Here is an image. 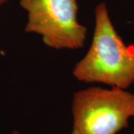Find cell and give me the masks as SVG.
I'll return each mask as SVG.
<instances>
[{"instance_id":"1","label":"cell","mask_w":134,"mask_h":134,"mask_svg":"<svg viewBox=\"0 0 134 134\" xmlns=\"http://www.w3.org/2000/svg\"><path fill=\"white\" fill-rule=\"evenodd\" d=\"M95 14L91 46L73 75L79 81L125 90L134 83V45H127L115 31L104 2L96 7Z\"/></svg>"},{"instance_id":"2","label":"cell","mask_w":134,"mask_h":134,"mask_svg":"<svg viewBox=\"0 0 134 134\" xmlns=\"http://www.w3.org/2000/svg\"><path fill=\"white\" fill-rule=\"evenodd\" d=\"M73 130L77 134H117L134 118V94L112 87L77 92L72 101Z\"/></svg>"},{"instance_id":"3","label":"cell","mask_w":134,"mask_h":134,"mask_svg":"<svg viewBox=\"0 0 134 134\" xmlns=\"http://www.w3.org/2000/svg\"><path fill=\"white\" fill-rule=\"evenodd\" d=\"M28 12L25 31L42 36L44 44L54 49L83 46L87 29L77 19V0H19Z\"/></svg>"},{"instance_id":"4","label":"cell","mask_w":134,"mask_h":134,"mask_svg":"<svg viewBox=\"0 0 134 134\" xmlns=\"http://www.w3.org/2000/svg\"><path fill=\"white\" fill-rule=\"evenodd\" d=\"M7 1H8V0H0V5L5 4V2H7Z\"/></svg>"},{"instance_id":"5","label":"cell","mask_w":134,"mask_h":134,"mask_svg":"<svg viewBox=\"0 0 134 134\" xmlns=\"http://www.w3.org/2000/svg\"><path fill=\"white\" fill-rule=\"evenodd\" d=\"M12 134H19V131H17V130H14Z\"/></svg>"},{"instance_id":"6","label":"cell","mask_w":134,"mask_h":134,"mask_svg":"<svg viewBox=\"0 0 134 134\" xmlns=\"http://www.w3.org/2000/svg\"><path fill=\"white\" fill-rule=\"evenodd\" d=\"M70 134H77V133H76V132H75V131H74V130H72V133H70Z\"/></svg>"}]
</instances>
